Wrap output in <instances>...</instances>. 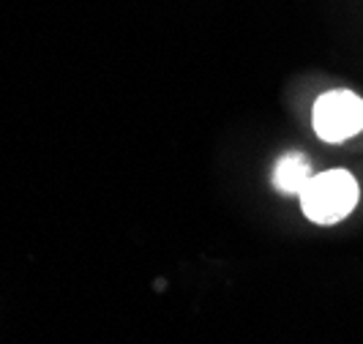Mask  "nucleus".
Instances as JSON below:
<instances>
[{"instance_id": "nucleus-2", "label": "nucleus", "mask_w": 363, "mask_h": 344, "mask_svg": "<svg viewBox=\"0 0 363 344\" xmlns=\"http://www.w3.org/2000/svg\"><path fill=\"white\" fill-rule=\"evenodd\" d=\"M363 128V99L352 91H328L314 104V131L325 143H345Z\"/></svg>"}, {"instance_id": "nucleus-3", "label": "nucleus", "mask_w": 363, "mask_h": 344, "mask_svg": "<svg viewBox=\"0 0 363 344\" xmlns=\"http://www.w3.org/2000/svg\"><path fill=\"white\" fill-rule=\"evenodd\" d=\"M314 178L311 175V164L301 156V153H287L281 156L276 170H273V186L284 194H301L309 181Z\"/></svg>"}, {"instance_id": "nucleus-1", "label": "nucleus", "mask_w": 363, "mask_h": 344, "mask_svg": "<svg viewBox=\"0 0 363 344\" xmlns=\"http://www.w3.org/2000/svg\"><path fill=\"white\" fill-rule=\"evenodd\" d=\"M301 205L314 224H336L358 205V183L345 170L314 175L301 192Z\"/></svg>"}]
</instances>
